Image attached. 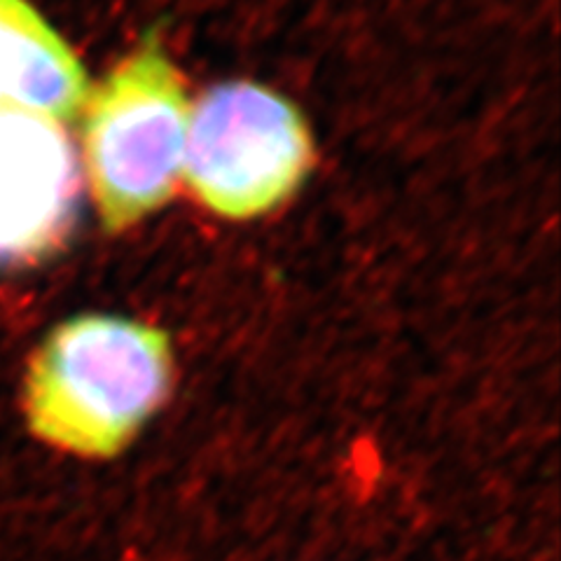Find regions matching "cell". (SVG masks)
<instances>
[{"label":"cell","mask_w":561,"mask_h":561,"mask_svg":"<svg viewBox=\"0 0 561 561\" xmlns=\"http://www.w3.org/2000/svg\"><path fill=\"white\" fill-rule=\"evenodd\" d=\"M173 386L164 330L87 313L49 332L24 381L28 428L82 459H113L134 443Z\"/></svg>","instance_id":"1"},{"label":"cell","mask_w":561,"mask_h":561,"mask_svg":"<svg viewBox=\"0 0 561 561\" xmlns=\"http://www.w3.org/2000/svg\"><path fill=\"white\" fill-rule=\"evenodd\" d=\"M190 108L179 68L154 33L87 96L82 160L105 230H127L173 197Z\"/></svg>","instance_id":"2"},{"label":"cell","mask_w":561,"mask_h":561,"mask_svg":"<svg viewBox=\"0 0 561 561\" xmlns=\"http://www.w3.org/2000/svg\"><path fill=\"white\" fill-rule=\"evenodd\" d=\"M313 164L302 113L255 82H222L190 108L183 175L202 206L230 220L288 202Z\"/></svg>","instance_id":"3"},{"label":"cell","mask_w":561,"mask_h":561,"mask_svg":"<svg viewBox=\"0 0 561 561\" xmlns=\"http://www.w3.org/2000/svg\"><path fill=\"white\" fill-rule=\"evenodd\" d=\"M80 183L64 122L0 101V267L59 249L73 230Z\"/></svg>","instance_id":"4"},{"label":"cell","mask_w":561,"mask_h":561,"mask_svg":"<svg viewBox=\"0 0 561 561\" xmlns=\"http://www.w3.org/2000/svg\"><path fill=\"white\" fill-rule=\"evenodd\" d=\"M90 96L76 51L28 0H0V101L73 122Z\"/></svg>","instance_id":"5"}]
</instances>
